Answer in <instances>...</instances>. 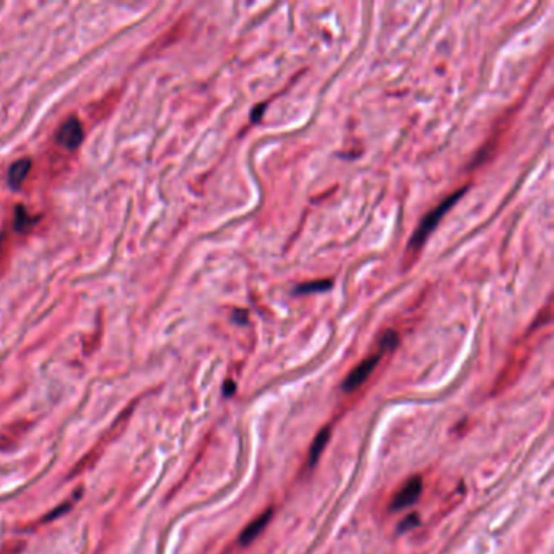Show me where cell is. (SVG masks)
Listing matches in <instances>:
<instances>
[{"mask_svg":"<svg viewBox=\"0 0 554 554\" xmlns=\"http://www.w3.org/2000/svg\"><path fill=\"white\" fill-rule=\"evenodd\" d=\"M418 524H420V519H418V515H416V514L408 515V517H406L405 520H403L402 525H400V532H405V530L415 528Z\"/></svg>","mask_w":554,"mask_h":554,"instance_id":"obj_12","label":"cell"},{"mask_svg":"<svg viewBox=\"0 0 554 554\" xmlns=\"http://www.w3.org/2000/svg\"><path fill=\"white\" fill-rule=\"evenodd\" d=\"M26 429H28L26 421L13 422V425H8L6 428H0V449L12 447V445L25 434Z\"/></svg>","mask_w":554,"mask_h":554,"instance_id":"obj_6","label":"cell"},{"mask_svg":"<svg viewBox=\"0 0 554 554\" xmlns=\"http://www.w3.org/2000/svg\"><path fill=\"white\" fill-rule=\"evenodd\" d=\"M59 143L67 150H77L83 140V129L77 117H72L60 127L57 135Z\"/></svg>","mask_w":554,"mask_h":554,"instance_id":"obj_4","label":"cell"},{"mask_svg":"<svg viewBox=\"0 0 554 554\" xmlns=\"http://www.w3.org/2000/svg\"><path fill=\"white\" fill-rule=\"evenodd\" d=\"M234 388H236V386H234V382L229 380V382H226V386H224V393H226V395H233Z\"/></svg>","mask_w":554,"mask_h":554,"instance_id":"obj_15","label":"cell"},{"mask_svg":"<svg viewBox=\"0 0 554 554\" xmlns=\"http://www.w3.org/2000/svg\"><path fill=\"white\" fill-rule=\"evenodd\" d=\"M270 519H271V509L265 510V512L259 515L256 520H252V522L249 524L246 528H244V532L239 535V543H241L242 546L251 544L253 539H256L262 532H264L265 527L270 522Z\"/></svg>","mask_w":554,"mask_h":554,"instance_id":"obj_5","label":"cell"},{"mask_svg":"<svg viewBox=\"0 0 554 554\" xmlns=\"http://www.w3.org/2000/svg\"><path fill=\"white\" fill-rule=\"evenodd\" d=\"M328 439H330V428H323L322 431H319L316 439L312 440L311 449H309V458H307L311 467H314V465L317 463L319 457H321L323 449H325Z\"/></svg>","mask_w":554,"mask_h":554,"instance_id":"obj_8","label":"cell"},{"mask_svg":"<svg viewBox=\"0 0 554 554\" xmlns=\"http://www.w3.org/2000/svg\"><path fill=\"white\" fill-rule=\"evenodd\" d=\"M421 492H422V480L420 476H415L411 478V480H408L405 485L402 486V490L393 496L392 510H402L413 506L418 499H420Z\"/></svg>","mask_w":554,"mask_h":554,"instance_id":"obj_3","label":"cell"},{"mask_svg":"<svg viewBox=\"0 0 554 554\" xmlns=\"http://www.w3.org/2000/svg\"><path fill=\"white\" fill-rule=\"evenodd\" d=\"M384 353L382 351H379L377 355L374 356H369V358H366L364 361H361V363L356 366V368L351 370L348 374V377L343 380V391L345 392H355L356 388H359L363 384L366 382L370 377V374L374 373V369L377 368L379 361H380V356Z\"/></svg>","mask_w":554,"mask_h":554,"instance_id":"obj_2","label":"cell"},{"mask_svg":"<svg viewBox=\"0 0 554 554\" xmlns=\"http://www.w3.org/2000/svg\"><path fill=\"white\" fill-rule=\"evenodd\" d=\"M398 345V335L393 330H387L380 338V351L386 353L388 350H393Z\"/></svg>","mask_w":554,"mask_h":554,"instance_id":"obj_11","label":"cell"},{"mask_svg":"<svg viewBox=\"0 0 554 554\" xmlns=\"http://www.w3.org/2000/svg\"><path fill=\"white\" fill-rule=\"evenodd\" d=\"M31 169V161L28 158H21L15 161L10 166V171H8V184H10L13 189H18L23 184V181L26 179V176L30 175Z\"/></svg>","mask_w":554,"mask_h":554,"instance_id":"obj_7","label":"cell"},{"mask_svg":"<svg viewBox=\"0 0 554 554\" xmlns=\"http://www.w3.org/2000/svg\"><path fill=\"white\" fill-rule=\"evenodd\" d=\"M332 288V280H314L307 283H301L296 288V293H319V291H328Z\"/></svg>","mask_w":554,"mask_h":554,"instance_id":"obj_9","label":"cell"},{"mask_svg":"<svg viewBox=\"0 0 554 554\" xmlns=\"http://www.w3.org/2000/svg\"><path fill=\"white\" fill-rule=\"evenodd\" d=\"M265 111V105H260L259 107H257V109H253L252 111V120L253 122H257L260 119V116H262V112Z\"/></svg>","mask_w":554,"mask_h":554,"instance_id":"obj_13","label":"cell"},{"mask_svg":"<svg viewBox=\"0 0 554 554\" xmlns=\"http://www.w3.org/2000/svg\"><path fill=\"white\" fill-rule=\"evenodd\" d=\"M465 192H467V187H462V189L455 190L454 194H450L447 199H444L438 206H434V208L421 220L420 226L416 228L415 234H413L410 242H408V252L416 253L421 251V247L425 246L426 241H428L429 234L434 231L436 226H438L444 215L447 213V211L452 208L455 204H457V202L460 200V197H462Z\"/></svg>","mask_w":554,"mask_h":554,"instance_id":"obj_1","label":"cell"},{"mask_svg":"<svg viewBox=\"0 0 554 554\" xmlns=\"http://www.w3.org/2000/svg\"><path fill=\"white\" fill-rule=\"evenodd\" d=\"M33 223L35 222H33L30 213L25 211L23 206H17V211H15V229L17 231H26V229L30 228Z\"/></svg>","mask_w":554,"mask_h":554,"instance_id":"obj_10","label":"cell"},{"mask_svg":"<svg viewBox=\"0 0 554 554\" xmlns=\"http://www.w3.org/2000/svg\"><path fill=\"white\" fill-rule=\"evenodd\" d=\"M234 319H236L239 323L246 322L247 321V311H236V316H234Z\"/></svg>","mask_w":554,"mask_h":554,"instance_id":"obj_14","label":"cell"}]
</instances>
